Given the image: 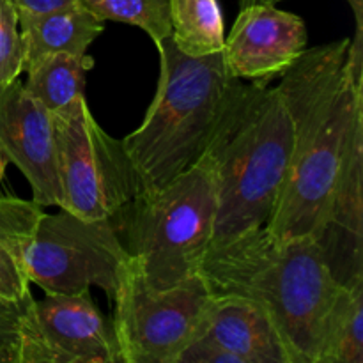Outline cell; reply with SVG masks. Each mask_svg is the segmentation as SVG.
I'll list each match as a JSON object with an SVG mask.
<instances>
[{
    "instance_id": "obj_13",
    "label": "cell",
    "mask_w": 363,
    "mask_h": 363,
    "mask_svg": "<svg viewBox=\"0 0 363 363\" xmlns=\"http://www.w3.org/2000/svg\"><path fill=\"white\" fill-rule=\"evenodd\" d=\"M315 241L340 286L363 282V128L351 140Z\"/></svg>"
},
{
    "instance_id": "obj_17",
    "label": "cell",
    "mask_w": 363,
    "mask_h": 363,
    "mask_svg": "<svg viewBox=\"0 0 363 363\" xmlns=\"http://www.w3.org/2000/svg\"><path fill=\"white\" fill-rule=\"evenodd\" d=\"M318 363H363V282L340 286L323 326Z\"/></svg>"
},
{
    "instance_id": "obj_9",
    "label": "cell",
    "mask_w": 363,
    "mask_h": 363,
    "mask_svg": "<svg viewBox=\"0 0 363 363\" xmlns=\"http://www.w3.org/2000/svg\"><path fill=\"white\" fill-rule=\"evenodd\" d=\"M18 363H121L112 319L91 289L30 296L20 323Z\"/></svg>"
},
{
    "instance_id": "obj_19",
    "label": "cell",
    "mask_w": 363,
    "mask_h": 363,
    "mask_svg": "<svg viewBox=\"0 0 363 363\" xmlns=\"http://www.w3.org/2000/svg\"><path fill=\"white\" fill-rule=\"evenodd\" d=\"M101 21L142 28L156 48L170 35V0H78Z\"/></svg>"
},
{
    "instance_id": "obj_3",
    "label": "cell",
    "mask_w": 363,
    "mask_h": 363,
    "mask_svg": "<svg viewBox=\"0 0 363 363\" xmlns=\"http://www.w3.org/2000/svg\"><path fill=\"white\" fill-rule=\"evenodd\" d=\"M293 124L279 89L233 78L197 163L216 199L211 243L268 225L289 172Z\"/></svg>"
},
{
    "instance_id": "obj_14",
    "label": "cell",
    "mask_w": 363,
    "mask_h": 363,
    "mask_svg": "<svg viewBox=\"0 0 363 363\" xmlns=\"http://www.w3.org/2000/svg\"><path fill=\"white\" fill-rule=\"evenodd\" d=\"M23 43V71L39 59L55 53L84 55L105 30V21L96 18L80 2L43 14H20Z\"/></svg>"
},
{
    "instance_id": "obj_16",
    "label": "cell",
    "mask_w": 363,
    "mask_h": 363,
    "mask_svg": "<svg viewBox=\"0 0 363 363\" xmlns=\"http://www.w3.org/2000/svg\"><path fill=\"white\" fill-rule=\"evenodd\" d=\"M94 67V59L73 53H55L39 59L25 69L23 87L52 116L69 112L85 99V77Z\"/></svg>"
},
{
    "instance_id": "obj_20",
    "label": "cell",
    "mask_w": 363,
    "mask_h": 363,
    "mask_svg": "<svg viewBox=\"0 0 363 363\" xmlns=\"http://www.w3.org/2000/svg\"><path fill=\"white\" fill-rule=\"evenodd\" d=\"M23 73L20 18L9 0H0V84H11Z\"/></svg>"
},
{
    "instance_id": "obj_23",
    "label": "cell",
    "mask_w": 363,
    "mask_h": 363,
    "mask_svg": "<svg viewBox=\"0 0 363 363\" xmlns=\"http://www.w3.org/2000/svg\"><path fill=\"white\" fill-rule=\"evenodd\" d=\"M269 4H277V2H282V0H268ZM351 6V9H353V14H354V21H357V28H354V32H358V34H363V0H347Z\"/></svg>"
},
{
    "instance_id": "obj_21",
    "label": "cell",
    "mask_w": 363,
    "mask_h": 363,
    "mask_svg": "<svg viewBox=\"0 0 363 363\" xmlns=\"http://www.w3.org/2000/svg\"><path fill=\"white\" fill-rule=\"evenodd\" d=\"M27 301L0 298V363H18V335Z\"/></svg>"
},
{
    "instance_id": "obj_22",
    "label": "cell",
    "mask_w": 363,
    "mask_h": 363,
    "mask_svg": "<svg viewBox=\"0 0 363 363\" xmlns=\"http://www.w3.org/2000/svg\"><path fill=\"white\" fill-rule=\"evenodd\" d=\"M14 6V9L20 14H43L50 11L60 9V7L71 6L78 0H9Z\"/></svg>"
},
{
    "instance_id": "obj_24",
    "label": "cell",
    "mask_w": 363,
    "mask_h": 363,
    "mask_svg": "<svg viewBox=\"0 0 363 363\" xmlns=\"http://www.w3.org/2000/svg\"><path fill=\"white\" fill-rule=\"evenodd\" d=\"M7 165H9V160H7V156L4 155L2 151H0V181H2L4 177H6Z\"/></svg>"
},
{
    "instance_id": "obj_5",
    "label": "cell",
    "mask_w": 363,
    "mask_h": 363,
    "mask_svg": "<svg viewBox=\"0 0 363 363\" xmlns=\"http://www.w3.org/2000/svg\"><path fill=\"white\" fill-rule=\"evenodd\" d=\"M215 216L211 176L195 163L169 183L142 190L117 213L116 225L147 284L165 289L201 275Z\"/></svg>"
},
{
    "instance_id": "obj_10",
    "label": "cell",
    "mask_w": 363,
    "mask_h": 363,
    "mask_svg": "<svg viewBox=\"0 0 363 363\" xmlns=\"http://www.w3.org/2000/svg\"><path fill=\"white\" fill-rule=\"evenodd\" d=\"M176 363H293L286 342L262 305L213 294L195 339Z\"/></svg>"
},
{
    "instance_id": "obj_11",
    "label": "cell",
    "mask_w": 363,
    "mask_h": 363,
    "mask_svg": "<svg viewBox=\"0 0 363 363\" xmlns=\"http://www.w3.org/2000/svg\"><path fill=\"white\" fill-rule=\"evenodd\" d=\"M0 151L28 181L32 201L62 209L53 117L25 91L20 78L0 84Z\"/></svg>"
},
{
    "instance_id": "obj_2",
    "label": "cell",
    "mask_w": 363,
    "mask_h": 363,
    "mask_svg": "<svg viewBox=\"0 0 363 363\" xmlns=\"http://www.w3.org/2000/svg\"><path fill=\"white\" fill-rule=\"evenodd\" d=\"M201 277L215 296H241L272 314L293 363H318L323 326L340 289L315 238L266 227L209 245Z\"/></svg>"
},
{
    "instance_id": "obj_8",
    "label": "cell",
    "mask_w": 363,
    "mask_h": 363,
    "mask_svg": "<svg viewBox=\"0 0 363 363\" xmlns=\"http://www.w3.org/2000/svg\"><path fill=\"white\" fill-rule=\"evenodd\" d=\"M53 117L62 209L85 220L116 216L140 194L123 142L98 124L87 101Z\"/></svg>"
},
{
    "instance_id": "obj_15",
    "label": "cell",
    "mask_w": 363,
    "mask_h": 363,
    "mask_svg": "<svg viewBox=\"0 0 363 363\" xmlns=\"http://www.w3.org/2000/svg\"><path fill=\"white\" fill-rule=\"evenodd\" d=\"M43 213L38 202L0 195V298L27 301L32 296L25 257Z\"/></svg>"
},
{
    "instance_id": "obj_4",
    "label": "cell",
    "mask_w": 363,
    "mask_h": 363,
    "mask_svg": "<svg viewBox=\"0 0 363 363\" xmlns=\"http://www.w3.org/2000/svg\"><path fill=\"white\" fill-rule=\"evenodd\" d=\"M158 53L155 98L140 126L121 140L142 190L169 183L201 160L233 80L222 52L188 57L169 35Z\"/></svg>"
},
{
    "instance_id": "obj_18",
    "label": "cell",
    "mask_w": 363,
    "mask_h": 363,
    "mask_svg": "<svg viewBox=\"0 0 363 363\" xmlns=\"http://www.w3.org/2000/svg\"><path fill=\"white\" fill-rule=\"evenodd\" d=\"M170 39L188 57L222 52L225 23L218 0H170Z\"/></svg>"
},
{
    "instance_id": "obj_6",
    "label": "cell",
    "mask_w": 363,
    "mask_h": 363,
    "mask_svg": "<svg viewBox=\"0 0 363 363\" xmlns=\"http://www.w3.org/2000/svg\"><path fill=\"white\" fill-rule=\"evenodd\" d=\"M130 262L113 218L85 220L60 209L39 218L25 272L45 294H77L94 286L112 301Z\"/></svg>"
},
{
    "instance_id": "obj_12",
    "label": "cell",
    "mask_w": 363,
    "mask_h": 363,
    "mask_svg": "<svg viewBox=\"0 0 363 363\" xmlns=\"http://www.w3.org/2000/svg\"><path fill=\"white\" fill-rule=\"evenodd\" d=\"M307 25L277 4L243 7L223 43V64L233 78L269 84L307 50Z\"/></svg>"
},
{
    "instance_id": "obj_1",
    "label": "cell",
    "mask_w": 363,
    "mask_h": 363,
    "mask_svg": "<svg viewBox=\"0 0 363 363\" xmlns=\"http://www.w3.org/2000/svg\"><path fill=\"white\" fill-rule=\"evenodd\" d=\"M277 89L293 124V155L266 229L279 238H315L363 128V34L307 48Z\"/></svg>"
},
{
    "instance_id": "obj_25",
    "label": "cell",
    "mask_w": 363,
    "mask_h": 363,
    "mask_svg": "<svg viewBox=\"0 0 363 363\" xmlns=\"http://www.w3.org/2000/svg\"><path fill=\"white\" fill-rule=\"evenodd\" d=\"M238 2H240V9H243V7L250 6V4H261V2L269 4L268 0H238Z\"/></svg>"
},
{
    "instance_id": "obj_7",
    "label": "cell",
    "mask_w": 363,
    "mask_h": 363,
    "mask_svg": "<svg viewBox=\"0 0 363 363\" xmlns=\"http://www.w3.org/2000/svg\"><path fill=\"white\" fill-rule=\"evenodd\" d=\"M211 298L201 275L152 287L131 257L112 300L121 363H176L197 335Z\"/></svg>"
}]
</instances>
